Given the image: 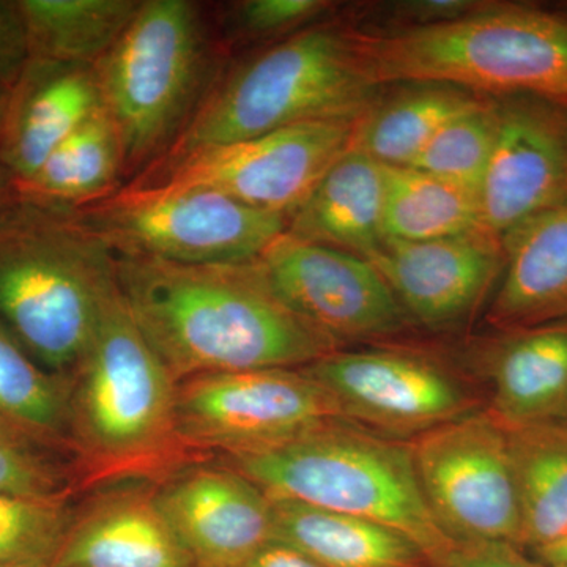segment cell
Instances as JSON below:
<instances>
[{"instance_id": "ba28073f", "label": "cell", "mask_w": 567, "mask_h": 567, "mask_svg": "<svg viewBox=\"0 0 567 567\" xmlns=\"http://www.w3.org/2000/svg\"><path fill=\"white\" fill-rule=\"evenodd\" d=\"M71 215L112 254L186 265L251 262L287 230L281 213L163 185L123 186Z\"/></svg>"}, {"instance_id": "f35d334b", "label": "cell", "mask_w": 567, "mask_h": 567, "mask_svg": "<svg viewBox=\"0 0 567 567\" xmlns=\"http://www.w3.org/2000/svg\"><path fill=\"white\" fill-rule=\"evenodd\" d=\"M7 92L0 91V126H2L3 112H6Z\"/></svg>"}, {"instance_id": "cb8c5ba5", "label": "cell", "mask_w": 567, "mask_h": 567, "mask_svg": "<svg viewBox=\"0 0 567 567\" xmlns=\"http://www.w3.org/2000/svg\"><path fill=\"white\" fill-rule=\"evenodd\" d=\"M487 99L454 85L412 82L365 112L352 148L383 166H412L446 123Z\"/></svg>"}, {"instance_id": "9c48e42d", "label": "cell", "mask_w": 567, "mask_h": 567, "mask_svg": "<svg viewBox=\"0 0 567 567\" xmlns=\"http://www.w3.org/2000/svg\"><path fill=\"white\" fill-rule=\"evenodd\" d=\"M177 429L189 451L254 453L341 421V406L301 369L212 372L177 386Z\"/></svg>"}, {"instance_id": "f1b7e54d", "label": "cell", "mask_w": 567, "mask_h": 567, "mask_svg": "<svg viewBox=\"0 0 567 567\" xmlns=\"http://www.w3.org/2000/svg\"><path fill=\"white\" fill-rule=\"evenodd\" d=\"M496 140L495 100L446 123L409 167H415L480 196Z\"/></svg>"}, {"instance_id": "484cf974", "label": "cell", "mask_w": 567, "mask_h": 567, "mask_svg": "<svg viewBox=\"0 0 567 567\" xmlns=\"http://www.w3.org/2000/svg\"><path fill=\"white\" fill-rule=\"evenodd\" d=\"M142 0H18L29 55L95 65L117 43Z\"/></svg>"}, {"instance_id": "d6a6232c", "label": "cell", "mask_w": 567, "mask_h": 567, "mask_svg": "<svg viewBox=\"0 0 567 567\" xmlns=\"http://www.w3.org/2000/svg\"><path fill=\"white\" fill-rule=\"evenodd\" d=\"M483 0H399L363 7L361 11L371 22V31H405V29L427 28L466 17L486 7Z\"/></svg>"}, {"instance_id": "6da1fadb", "label": "cell", "mask_w": 567, "mask_h": 567, "mask_svg": "<svg viewBox=\"0 0 567 567\" xmlns=\"http://www.w3.org/2000/svg\"><path fill=\"white\" fill-rule=\"evenodd\" d=\"M112 256L130 315L177 382L301 369L338 350L279 300L257 259L186 265Z\"/></svg>"}, {"instance_id": "d4e9b609", "label": "cell", "mask_w": 567, "mask_h": 567, "mask_svg": "<svg viewBox=\"0 0 567 567\" xmlns=\"http://www.w3.org/2000/svg\"><path fill=\"white\" fill-rule=\"evenodd\" d=\"M505 429L520 505V547L539 551L567 533V423Z\"/></svg>"}, {"instance_id": "44dd1931", "label": "cell", "mask_w": 567, "mask_h": 567, "mask_svg": "<svg viewBox=\"0 0 567 567\" xmlns=\"http://www.w3.org/2000/svg\"><path fill=\"white\" fill-rule=\"evenodd\" d=\"M274 502V540L323 567H434L398 529L301 503Z\"/></svg>"}, {"instance_id": "e575fe53", "label": "cell", "mask_w": 567, "mask_h": 567, "mask_svg": "<svg viewBox=\"0 0 567 567\" xmlns=\"http://www.w3.org/2000/svg\"><path fill=\"white\" fill-rule=\"evenodd\" d=\"M439 567H540L509 543L454 540Z\"/></svg>"}, {"instance_id": "2e32d148", "label": "cell", "mask_w": 567, "mask_h": 567, "mask_svg": "<svg viewBox=\"0 0 567 567\" xmlns=\"http://www.w3.org/2000/svg\"><path fill=\"white\" fill-rule=\"evenodd\" d=\"M369 262L412 319L429 328L461 323L491 292L505 267L502 238L476 230L440 240H385Z\"/></svg>"}, {"instance_id": "603a6c76", "label": "cell", "mask_w": 567, "mask_h": 567, "mask_svg": "<svg viewBox=\"0 0 567 567\" xmlns=\"http://www.w3.org/2000/svg\"><path fill=\"white\" fill-rule=\"evenodd\" d=\"M122 174L125 163L121 137L102 106L48 156L32 177L18 183L17 189L29 203L73 213L117 192Z\"/></svg>"}, {"instance_id": "f546056e", "label": "cell", "mask_w": 567, "mask_h": 567, "mask_svg": "<svg viewBox=\"0 0 567 567\" xmlns=\"http://www.w3.org/2000/svg\"><path fill=\"white\" fill-rule=\"evenodd\" d=\"M69 498L0 492V566L54 563L74 517Z\"/></svg>"}, {"instance_id": "ffe728a7", "label": "cell", "mask_w": 567, "mask_h": 567, "mask_svg": "<svg viewBox=\"0 0 567 567\" xmlns=\"http://www.w3.org/2000/svg\"><path fill=\"white\" fill-rule=\"evenodd\" d=\"M385 166L350 148L287 218V233L368 260L385 241Z\"/></svg>"}, {"instance_id": "9a60e30c", "label": "cell", "mask_w": 567, "mask_h": 567, "mask_svg": "<svg viewBox=\"0 0 567 567\" xmlns=\"http://www.w3.org/2000/svg\"><path fill=\"white\" fill-rule=\"evenodd\" d=\"M155 495L196 567L241 566L274 540V502L230 466H182Z\"/></svg>"}, {"instance_id": "7a4b0ae2", "label": "cell", "mask_w": 567, "mask_h": 567, "mask_svg": "<svg viewBox=\"0 0 567 567\" xmlns=\"http://www.w3.org/2000/svg\"><path fill=\"white\" fill-rule=\"evenodd\" d=\"M177 386L117 284L70 374L71 450L81 476L163 481L185 466L192 451L178 435Z\"/></svg>"}, {"instance_id": "8992f818", "label": "cell", "mask_w": 567, "mask_h": 567, "mask_svg": "<svg viewBox=\"0 0 567 567\" xmlns=\"http://www.w3.org/2000/svg\"><path fill=\"white\" fill-rule=\"evenodd\" d=\"M270 499L365 518L404 533L439 567L454 540L436 524L412 447L341 421L267 450L224 456Z\"/></svg>"}, {"instance_id": "30bf717a", "label": "cell", "mask_w": 567, "mask_h": 567, "mask_svg": "<svg viewBox=\"0 0 567 567\" xmlns=\"http://www.w3.org/2000/svg\"><path fill=\"white\" fill-rule=\"evenodd\" d=\"M417 480L436 524L453 540L520 547L522 516L505 425L464 415L417 435Z\"/></svg>"}, {"instance_id": "52a82bcc", "label": "cell", "mask_w": 567, "mask_h": 567, "mask_svg": "<svg viewBox=\"0 0 567 567\" xmlns=\"http://www.w3.org/2000/svg\"><path fill=\"white\" fill-rule=\"evenodd\" d=\"M212 58L196 3L142 0L121 39L93 65L125 171L147 169L169 151L205 95Z\"/></svg>"}, {"instance_id": "277c9868", "label": "cell", "mask_w": 567, "mask_h": 567, "mask_svg": "<svg viewBox=\"0 0 567 567\" xmlns=\"http://www.w3.org/2000/svg\"><path fill=\"white\" fill-rule=\"evenodd\" d=\"M117 287L114 256L71 213L18 199L0 213V324L70 377Z\"/></svg>"}, {"instance_id": "4fadbf2b", "label": "cell", "mask_w": 567, "mask_h": 567, "mask_svg": "<svg viewBox=\"0 0 567 567\" xmlns=\"http://www.w3.org/2000/svg\"><path fill=\"white\" fill-rule=\"evenodd\" d=\"M495 100L496 140L481 186V227L502 238L567 205V106L535 96Z\"/></svg>"}, {"instance_id": "d6986e66", "label": "cell", "mask_w": 567, "mask_h": 567, "mask_svg": "<svg viewBox=\"0 0 567 567\" xmlns=\"http://www.w3.org/2000/svg\"><path fill=\"white\" fill-rule=\"evenodd\" d=\"M502 245L505 267L488 322L514 333L567 323V205L514 227Z\"/></svg>"}, {"instance_id": "83f0119b", "label": "cell", "mask_w": 567, "mask_h": 567, "mask_svg": "<svg viewBox=\"0 0 567 567\" xmlns=\"http://www.w3.org/2000/svg\"><path fill=\"white\" fill-rule=\"evenodd\" d=\"M385 240H440L483 230L480 199L415 167L385 166Z\"/></svg>"}, {"instance_id": "74e56055", "label": "cell", "mask_w": 567, "mask_h": 567, "mask_svg": "<svg viewBox=\"0 0 567 567\" xmlns=\"http://www.w3.org/2000/svg\"><path fill=\"white\" fill-rule=\"evenodd\" d=\"M547 566L567 565V533L554 544L536 551Z\"/></svg>"}, {"instance_id": "5b68a950", "label": "cell", "mask_w": 567, "mask_h": 567, "mask_svg": "<svg viewBox=\"0 0 567 567\" xmlns=\"http://www.w3.org/2000/svg\"><path fill=\"white\" fill-rule=\"evenodd\" d=\"M377 100L349 28L322 21L276 41L205 92L169 151L144 171L286 126L358 121Z\"/></svg>"}, {"instance_id": "4316f807", "label": "cell", "mask_w": 567, "mask_h": 567, "mask_svg": "<svg viewBox=\"0 0 567 567\" xmlns=\"http://www.w3.org/2000/svg\"><path fill=\"white\" fill-rule=\"evenodd\" d=\"M0 424L73 457L70 377L54 374L0 324Z\"/></svg>"}, {"instance_id": "ac0fdd59", "label": "cell", "mask_w": 567, "mask_h": 567, "mask_svg": "<svg viewBox=\"0 0 567 567\" xmlns=\"http://www.w3.org/2000/svg\"><path fill=\"white\" fill-rule=\"evenodd\" d=\"M59 567H196L152 488H115L74 511Z\"/></svg>"}, {"instance_id": "1f68e13d", "label": "cell", "mask_w": 567, "mask_h": 567, "mask_svg": "<svg viewBox=\"0 0 567 567\" xmlns=\"http://www.w3.org/2000/svg\"><path fill=\"white\" fill-rule=\"evenodd\" d=\"M334 9L330 0H241L224 7L221 24L234 40L281 41L319 24Z\"/></svg>"}, {"instance_id": "e0dca14e", "label": "cell", "mask_w": 567, "mask_h": 567, "mask_svg": "<svg viewBox=\"0 0 567 567\" xmlns=\"http://www.w3.org/2000/svg\"><path fill=\"white\" fill-rule=\"evenodd\" d=\"M103 106L92 65L29 59L7 93L0 162L28 181L78 126Z\"/></svg>"}, {"instance_id": "3957f363", "label": "cell", "mask_w": 567, "mask_h": 567, "mask_svg": "<svg viewBox=\"0 0 567 567\" xmlns=\"http://www.w3.org/2000/svg\"><path fill=\"white\" fill-rule=\"evenodd\" d=\"M358 61L377 87L434 82L473 93L535 96L567 106V14L487 2L427 28H349Z\"/></svg>"}, {"instance_id": "ab89813d", "label": "cell", "mask_w": 567, "mask_h": 567, "mask_svg": "<svg viewBox=\"0 0 567 567\" xmlns=\"http://www.w3.org/2000/svg\"><path fill=\"white\" fill-rule=\"evenodd\" d=\"M0 567H59L52 565V563H43V565H10V566H0Z\"/></svg>"}, {"instance_id": "7c38bea8", "label": "cell", "mask_w": 567, "mask_h": 567, "mask_svg": "<svg viewBox=\"0 0 567 567\" xmlns=\"http://www.w3.org/2000/svg\"><path fill=\"white\" fill-rule=\"evenodd\" d=\"M290 311L338 349L402 333L412 322L363 257L284 233L257 259Z\"/></svg>"}, {"instance_id": "836d02e7", "label": "cell", "mask_w": 567, "mask_h": 567, "mask_svg": "<svg viewBox=\"0 0 567 567\" xmlns=\"http://www.w3.org/2000/svg\"><path fill=\"white\" fill-rule=\"evenodd\" d=\"M29 59L28 35L18 0H0V91L9 93Z\"/></svg>"}, {"instance_id": "60d3db41", "label": "cell", "mask_w": 567, "mask_h": 567, "mask_svg": "<svg viewBox=\"0 0 567 567\" xmlns=\"http://www.w3.org/2000/svg\"><path fill=\"white\" fill-rule=\"evenodd\" d=\"M547 567H567V565H555V566H547Z\"/></svg>"}, {"instance_id": "b9f144b4", "label": "cell", "mask_w": 567, "mask_h": 567, "mask_svg": "<svg viewBox=\"0 0 567 567\" xmlns=\"http://www.w3.org/2000/svg\"><path fill=\"white\" fill-rule=\"evenodd\" d=\"M563 11H565V13L567 14V9H565V10H563Z\"/></svg>"}, {"instance_id": "d590c367", "label": "cell", "mask_w": 567, "mask_h": 567, "mask_svg": "<svg viewBox=\"0 0 567 567\" xmlns=\"http://www.w3.org/2000/svg\"><path fill=\"white\" fill-rule=\"evenodd\" d=\"M238 567H323L297 548L271 540Z\"/></svg>"}, {"instance_id": "8d00e7d4", "label": "cell", "mask_w": 567, "mask_h": 567, "mask_svg": "<svg viewBox=\"0 0 567 567\" xmlns=\"http://www.w3.org/2000/svg\"><path fill=\"white\" fill-rule=\"evenodd\" d=\"M18 199H20V194H18L17 182L10 171L0 162V213L17 203Z\"/></svg>"}, {"instance_id": "5bb4252c", "label": "cell", "mask_w": 567, "mask_h": 567, "mask_svg": "<svg viewBox=\"0 0 567 567\" xmlns=\"http://www.w3.org/2000/svg\"><path fill=\"white\" fill-rule=\"evenodd\" d=\"M301 371L333 395L344 417L393 434H424L470 405L453 377L412 354L334 350Z\"/></svg>"}, {"instance_id": "8fae6325", "label": "cell", "mask_w": 567, "mask_h": 567, "mask_svg": "<svg viewBox=\"0 0 567 567\" xmlns=\"http://www.w3.org/2000/svg\"><path fill=\"white\" fill-rule=\"evenodd\" d=\"M358 121L300 123L203 148L167 166L144 171L130 185L210 189L257 210L289 218L330 167L352 148Z\"/></svg>"}, {"instance_id": "4dcf8cb0", "label": "cell", "mask_w": 567, "mask_h": 567, "mask_svg": "<svg viewBox=\"0 0 567 567\" xmlns=\"http://www.w3.org/2000/svg\"><path fill=\"white\" fill-rule=\"evenodd\" d=\"M63 457L0 424V492L29 498H69L73 472Z\"/></svg>"}, {"instance_id": "7402d4cb", "label": "cell", "mask_w": 567, "mask_h": 567, "mask_svg": "<svg viewBox=\"0 0 567 567\" xmlns=\"http://www.w3.org/2000/svg\"><path fill=\"white\" fill-rule=\"evenodd\" d=\"M494 369V412L505 427L567 417V323L517 331Z\"/></svg>"}]
</instances>
